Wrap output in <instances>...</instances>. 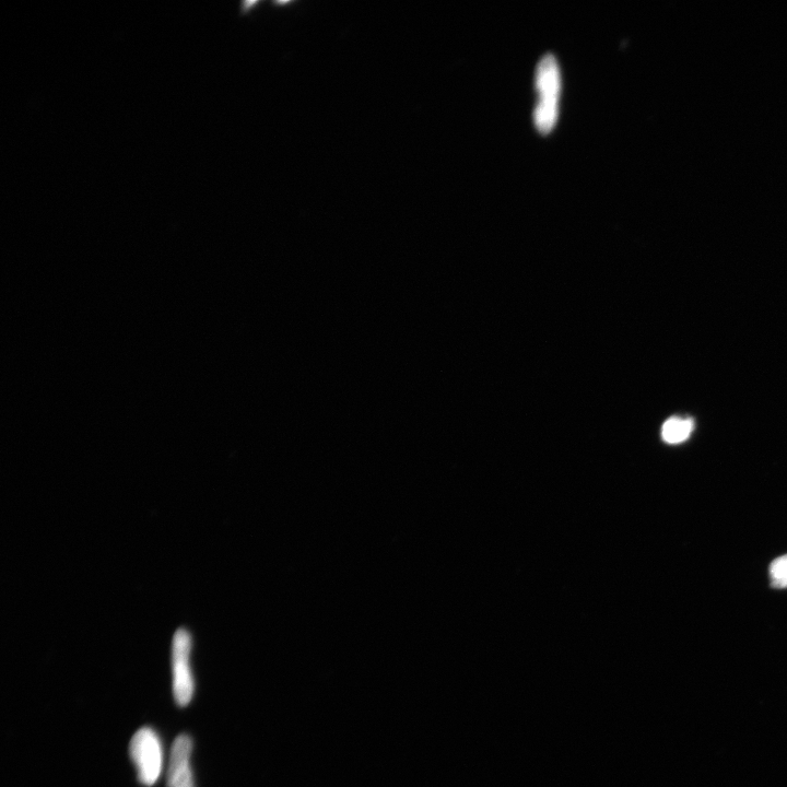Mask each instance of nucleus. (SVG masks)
Masks as SVG:
<instances>
[{
    "instance_id": "4",
    "label": "nucleus",
    "mask_w": 787,
    "mask_h": 787,
    "mask_svg": "<svg viewBox=\"0 0 787 787\" xmlns=\"http://www.w3.org/2000/svg\"><path fill=\"white\" fill-rule=\"evenodd\" d=\"M192 750L193 743L190 736L183 734L175 739L169 763V787H194L191 770Z\"/></svg>"
},
{
    "instance_id": "5",
    "label": "nucleus",
    "mask_w": 787,
    "mask_h": 787,
    "mask_svg": "<svg viewBox=\"0 0 787 787\" xmlns=\"http://www.w3.org/2000/svg\"><path fill=\"white\" fill-rule=\"evenodd\" d=\"M693 430V421L674 417L665 422L662 437L669 444H678L686 441Z\"/></svg>"
},
{
    "instance_id": "2",
    "label": "nucleus",
    "mask_w": 787,
    "mask_h": 787,
    "mask_svg": "<svg viewBox=\"0 0 787 787\" xmlns=\"http://www.w3.org/2000/svg\"><path fill=\"white\" fill-rule=\"evenodd\" d=\"M131 756L140 783L146 786L155 785L162 771L163 754L160 739L151 728L144 727L134 735Z\"/></svg>"
},
{
    "instance_id": "6",
    "label": "nucleus",
    "mask_w": 787,
    "mask_h": 787,
    "mask_svg": "<svg viewBox=\"0 0 787 787\" xmlns=\"http://www.w3.org/2000/svg\"><path fill=\"white\" fill-rule=\"evenodd\" d=\"M770 578L771 584L775 589H787V555L772 562Z\"/></svg>"
},
{
    "instance_id": "3",
    "label": "nucleus",
    "mask_w": 787,
    "mask_h": 787,
    "mask_svg": "<svg viewBox=\"0 0 787 787\" xmlns=\"http://www.w3.org/2000/svg\"><path fill=\"white\" fill-rule=\"evenodd\" d=\"M191 636L185 629L176 632L172 646L173 695L180 707H186L194 695L190 666Z\"/></svg>"
},
{
    "instance_id": "1",
    "label": "nucleus",
    "mask_w": 787,
    "mask_h": 787,
    "mask_svg": "<svg viewBox=\"0 0 787 787\" xmlns=\"http://www.w3.org/2000/svg\"><path fill=\"white\" fill-rule=\"evenodd\" d=\"M537 103L534 121L537 131L547 135L555 128L559 115L561 75L557 58L548 53L536 68Z\"/></svg>"
}]
</instances>
